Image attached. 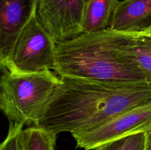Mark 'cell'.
Wrapping results in <instances>:
<instances>
[{
    "instance_id": "obj_13",
    "label": "cell",
    "mask_w": 151,
    "mask_h": 150,
    "mask_svg": "<svg viewBox=\"0 0 151 150\" xmlns=\"http://www.w3.org/2000/svg\"><path fill=\"white\" fill-rule=\"evenodd\" d=\"M145 132L130 135L125 138L119 150H145Z\"/></svg>"
},
{
    "instance_id": "obj_2",
    "label": "cell",
    "mask_w": 151,
    "mask_h": 150,
    "mask_svg": "<svg viewBox=\"0 0 151 150\" xmlns=\"http://www.w3.org/2000/svg\"><path fill=\"white\" fill-rule=\"evenodd\" d=\"M59 76L120 82H147L127 45L125 32L108 29L58 43L53 69Z\"/></svg>"
},
{
    "instance_id": "obj_14",
    "label": "cell",
    "mask_w": 151,
    "mask_h": 150,
    "mask_svg": "<svg viewBox=\"0 0 151 150\" xmlns=\"http://www.w3.org/2000/svg\"><path fill=\"white\" fill-rule=\"evenodd\" d=\"M124 140H125V138H124V139L119 140V141H114V142L109 143V144L103 145L102 146L96 148L93 150H119V148L121 147V146L123 144Z\"/></svg>"
},
{
    "instance_id": "obj_11",
    "label": "cell",
    "mask_w": 151,
    "mask_h": 150,
    "mask_svg": "<svg viewBox=\"0 0 151 150\" xmlns=\"http://www.w3.org/2000/svg\"><path fill=\"white\" fill-rule=\"evenodd\" d=\"M57 135L38 126H29L22 131V150H55Z\"/></svg>"
},
{
    "instance_id": "obj_15",
    "label": "cell",
    "mask_w": 151,
    "mask_h": 150,
    "mask_svg": "<svg viewBox=\"0 0 151 150\" xmlns=\"http://www.w3.org/2000/svg\"><path fill=\"white\" fill-rule=\"evenodd\" d=\"M146 141L145 150H151V131L145 132Z\"/></svg>"
},
{
    "instance_id": "obj_12",
    "label": "cell",
    "mask_w": 151,
    "mask_h": 150,
    "mask_svg": "<svg viewBox=\"0 0 151 150\" xmlns=\"http://www.w3.org/2000/svg\"><path fill=\"white\" fill-rule=\"evenodd\" d=\"M23 129V125L9 124L7 135L1 144L0 150H22L21 133Z\"/></svg>"
},
{
    "instance_id": "obj_1",
    "label": "cell",
    "mask_w": 151,
    "mask_h": 150,
    "mask_svg": "<svg viewBox=\"0 0 151 150\" xmlns=\"http://www.w3.org/2000/svg\"><path fill=\"white\" fill-rule=\"evenodd\" d=\"M60 79L36 125L56 135L94 129L151 99L147 82Z\"/></svg>"
},
{
    "instance_id": "obj_7",
    "label": "cell",
    "mask_w": 151,
    "mask_h": 150,
    "mask_svg": "<svg viewBox=\"0 0 151 150\" xmlns=\"http://www.w3.org/2000/svg\"><path fill=\"white\" fill-rule=\"evenodd\" d=\"M37 0H0V64L5 69L18 37L36 13Z\"/></svg>"
},
{
    "instance_id": "obj_3",
    "label": "cell",
    "mask_w": 151,
    "mask_h": 150,
    "mask_svg": "<svg viewBox=\"0 0 151 150\" xmlns=\"http://www.w3.org/2000/svg\"><path fill=\"white\" fill-rule=\"evenodd\" d=\"M2 71L0 107L9 124L36 126L60 83V76L51 70L34 73Z\"/></svg>"
},
{
    "instance_id": "obj_8",
    "label": "cell",
    "mask_w": 151,
    "mask_h": 150,
    "mask_svg": "<svg viewBox=\"0 0 151 150\" xmlns=\"http://www.w3.org/2000/svg\"><path fill=\"white\" fill-rule=\"evenodd\" d=\"M151 27V0L118 1L109 29L120 32H139Z\"/></svg>"
},
{
    "instance_id": "obj_4",
    "label": "cell",
    "mask_w": 151,
    "mask_h": 150,
    "mask_svg": "<svg viewBox=\"0 0 151 150\" xmlns=\"http://www.w3.org/2000/svg\"><path fill=\"white\" fill-rule=\"evenodd\" d=\"M56 45L35 13L21 32L10 60L1 71L34 73L54 69Z\"/></svg>"
},
{
    "instance_id": "obj_17",
    "label": "cell",
    "mask_w": 151,
    "mask_h": 150,
    "mask_svg": "<svg viewBox=\"0 0 151 150\" xmlns=\"http://www.w3.org/2000/svg\"><path fill=\"white\" fill-rule=\"evenodd\" d=\"M148 31H149V33H150V37H151V27L149 28Z\"/></svg>"
},
{
    "instance_id": "obj_6",
    "label": "cell",
    "mask_w": 151,
    "mask_h": 150,
    "mask_svg": "<svg viewBox=\"0 0 151 150\" xmlns=\"http://www.w3.org/2000/svg\"><path fill=\"white\" fill-rule=\"evenodd\" d=\"M84 0H37L38 21L56 44L83 32Z\"/></svg>"
},
{
    "instance_id": "obj_5",
    "label": "cell",
    "mask_w": 151,
    "mask_h": 150,
    "mask_svg": "<svg viewBox=\"0 0 151 150\" xmlns=\"http://www.w3.org/2000/svg\"><path fill=\"white\" fill-rule=\"evenodd\" d=\"M151 131V99L94 129L72 134L77 146L94 149L130 135Z\"/></svg>"
},
{
    "instance_id": "obj_10",
    "label": "cell",
    "mask_w": 151,
    "mask_h": 150,
    "mask_svg": "<svg viewBox=\"0 0 151 150\" xmlns=\"http://www.w3.org/2000/svg\"><path fill=\"white\" fill-rule=\"evenodd\" d=\"M125 32L128 49L137 59L147 83L151 85V37L148 29Z\"/></svg>"
},
{
    "instance_id": "obj_16",
    "label": "cell",
    "mask_w": 151,
    "mask_h": 150,
    "mask_svg": "<svg viewBox=\"0 0 151 150\" xmlns=\"http://www.w3.org/2000/svg\"><path fill=\"white\" fill-rule=\"evenodd\" d=\"M90 1H91V0H84V2H85V4H88Z\"/></svg>"
},
{
    "instance_id": "obj_9",
    "label": "cell",
    "mask_w": 151,
    "mask_h": 150,
    "mask_svg": "<svg viewBox=\"0 0 151 150\" xmlns=\"http://www.w3.org/2000/svg\"><path fill=\"white\" fill-rule=\"evenodd\" d=\"M118 0H91L86 4L83 19V32H94L109 29Z\"/></svg>"
}]
</instances>
